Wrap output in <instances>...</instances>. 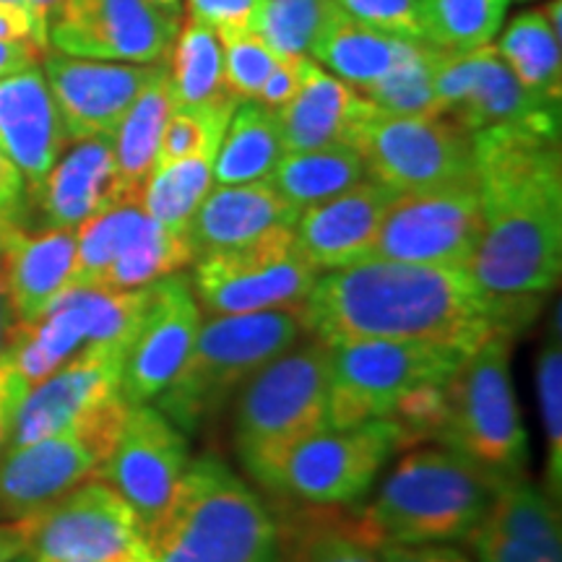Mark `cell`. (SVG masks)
I'll list each match as a JSON object with an SVG mask.
<instances>
[{
	"instance_id": "5",
	"label": "cell",
	"mask_w": 562,
	"mask_h": 562,
	"mask_svg": "<svg viewBox=\"0 0 562 562\" xmlns=\"http://www.w3.org/2000/svg\"><path fill=\"white\" fill-rule=\"evenodd\" d=\"M328 368L331 349L315 341L277 357L245 383L235 412V451L266 490L279 492L290 456L328 430Z\"/></svg>"
},
{
	"instance_id": "15",
	"label": "cell",
	"mask_w": 562,
	"mask_h": 562,
	"mask_svg": "<svg viewBox=\"0 0 562 562\" xmlns=\"http://www.w3.org/2000/svg\"><path fill=\"white\" fill-rule=\"evenodd\" d=\"M178 30L180 16L151 0H60L47 45L74 58L165 63Z\"/></svg>"
},
{
	"instance_id": "47",
	"label": "cell",
	"mask_w": 562,
	"mask_h": 562,
	"mask_svg": "<svg viewBox=\"0 0 562 562\" xmlns=\"http://www.w3.org/2000/svg\"><path fill=\"white\" fill-rule=\"evenodd\" d=\"M186 3L188 16L203 21L214 32L250 26L252 13L258 9V0H186Z\"/></svg>"
},
{
	"instance_id": "55",
	"label": "cell",
	"mask_w": 562,
	"mask_h": 562,
	"mask_svg": "<svg viewBox=\"0 0 562 562\" xmlns=\"http://www.w3.org/2000/svg\"><path fill=\"white\" fill-rule=\"evenodd\" d=\"M19 229H21V206L0 209V258H3L11 237L16 235Z\"/></svg>"
},
{
	"instance_id": "30",
	"label": "cell",
	"mask_w": 562,
	"mask_h": 562,
	"mask_svg": "<svg viewBox=\"0 0 562 562\" xmlns=\"http://www.w3.org/2000/svg\"><path fill=\"white\" fill-rule=\"evenodd\" d=\"M266 180L302 211L368 180V167L355 146L336 144L323 149L284 151Z\"/></svg>"
},
{
	"instance_id": "16",
	"label": "cell",
	"mask_w": 562,
	"mask_h": 562,
	"mask_svg": "<svg viewBox=\"0 0 562 562\" xmlns=\"http://www.w3.org/2000/svg\"><path fill=\"white\" fill-rule=\"evenodd\" d=\"M398 430L389 417L344 430H323L284 463L279 492L313 505H351L368 495L391 453Z\"/></svg>"
},
{
	"instance_id": "22",
	"label": "cell",
	"mask_w": 562,
	"mask_h": 562,
	"mask_svg": "<svg viewBox=\"0 0 562 562\" xmlns=\"http://www.w3.org/2000/svg\"><path fill=\"white\" fill-rule=\"evenodd\" d=\"M396 195L372 178L357 182L334 199L302 209L292 229L294 243L318 271L368 261L385 211Z\"/></svg>"
},
{
	"instance_id": "48",
	"label": "cell",
	"mask_w": 562,
	"mask_h": 562,
	"mask_svg": "<svg viewBox=\"0 0 562 562\" xmlns=\"http://www.w3.org/2000/svg\"><path fill=\"white\" fill-rule=\"evenodd\" d=\"M26 391L30 389L21 381L19 372L13 370L9 355L0 357V456L9 448L13 417H16V409Z\"/></svg>"
},
{
	"instance_id": "39",
	"label": "cell",
	"mask_w": 562,
	"mask_h": 562,
	"mask_svg": "<svg viewBox=\"0 0 562 562\" xmlns=\"http://www.w3.org/2000/svg\"><path fill=\"white\" fill-rule=\"evenodd\" d=\"M336 11L334 0H258L250 26L277 55H307L326 21Z\"/></svg>"
},
{
	"instance_id": "28",
	"label": "cell",
	"mask_w": 562,
	"mask_h": 562,
	"mask_svg": "<svg viewBox=\"0 0 562 562\" xmlns=\"http://www.w3.org/2000/svg\"><path fill=\"white\" fill-rule=\"evenodd\" d=\"M412 42L362 24L360 19L349 16L336 5L318 40L313 42L311 58L323 70H331L336 79L364 91L391 74L393 66L409 53Z\"/></svg>"
},
{
	"instance_id": "40",
	"label": "cell",
	"mask_w": 562,
	"mask_h": 562,
	"mask_svg": "<svg viewBox=\"0 0 562 562\" xmlns=\"http://www.w3.org/2000/svg\"><path fill=\"white\" fill-rule=\"evenodd\" d=\"M552 331L537 360V396L547 440V495H554L558 501L562 490V341L558 302Z\"/></svg>"
},
{
	"instance_id": "33",
	"label": "cell",
	"mask_w": 562,
	"mask_h": 562,
	"mask_svg": "<svg viewBox=\"0 0 562 562\" xmlns=\"http://www.w3.org/2000/svg\"><path fill=\"white\" fill-rule=\"evenodd\" d=\"M172 100L178 108H209L229 100L224 83V55L220 34L203 21H180L170 66Z\"/></svg>"
},
{
	"instance_id": "27",
	"label": "cell",
	"mask_w": 562,
	"mask_h": 562,
	"mask_svg": "<svg viewBox=\"0 0 562 562\" xmlns=\"http://www.w3.org/2000/svg\"><path fill=\"white\" fill-rule=\"evenodd\" d=\"M0 273L9 286L21 323L37 321L76 277V229L45 227L11 237L0 258Z\"/></svg>"
},
{
	"instance_id": "52",
	"label": "cell",
	"mask_w": 562,
	"mask_h": 562,
	"mask_svg": "<svg viewBox=\"0 0 562 562\" xmlns=\"http://www.w3.org/2000/svg\"><path fill=\"white\" fill-rule=\"evenodd\" d=\"M40 50L32 45H13V42H0V79L16 74L21 68H30L37 63ZM45 58V55H42Z\"/></svg>"
},
{
	"instance_id": "9",
	"label": "cell",
	"mask_w": 562,
	"mask_h": 562,
	"mask_svg": "<svg viewBox=\"0 0 562 562\" xmlns=\"http://www.w3.org/2000/svg\"><path fill=\"white\" fill-rule=\"evenodd\" d=\"M128 404L102 406L70 430L5 448L0 456V518L34 516L81 482L94 480L115 446Z\"/></svg>"
},
{
	"instance_id": "57",
	"label": "cell",
	"mask_w": 562,
	"mask_h": 562,
	"mask_svg": "<svg viewBox=\"0 0 562 562\" xmlns=\"http://www.w3.org/2000/svg\"><path fill=\"white\" fill-rule=\"evenodd\" d=\"M154 5H159L161 11L175 13V16H182V0H151Z\"/></svg>"
},
{
	"instance_id": "42",
	"label": "cell",
	"mask_w": 562,
	"mask_h": 562,
	"mask_svg": "<svg viewBox=\"0 0 562 562\" xmlns=\"http://www.w3.org/2000/svg\"><path fill=\"white\" fill-rule=\"evenodd\" d=\"M446 412V383H425L406 391L389 414L398 430V448L417 446L427 438L438 440Z\"/></svg>"
},
{
	"instance_id": "20",
	"label": "cell",
	"mask_w": 562,
	"mask_h": 562,
	"mask_svg": "<svg viewBox=\"0 0 562 562\" xmlns=\"http://www.w3.org/2000/svg\"><path fill=\"white\" fill-rule=\"evenodd\" d=\"M201 326L191 279L172 273L151 284V300L125 351L121 396L128 406L149 404L175 381Z\"/></svg>"
},
{
	"instance_id": "8",
	"label": "cell",
	"mask_w": 562,
	"mask_h": 562,
	"mask_svg": "<svg viewBox=\"0 0 562 562\" xmlns=\"http://www.w3.org/2000/svg\"><path fill=\"white\" fill-rule=\"evenodd\" d=\"M328 349L331 430L389 417L406 391L425 383H448L467 357L459 349L438 344L393 339L344 341Z\"/></svg>"
},
{
	"instance_id": "35",
	"label": "cell",
	"mask_w": 562,
	"mask_h": 562,
	"mask_svg": "<svg viewBox=\"0 0 562 562\" xmlns=\"http://www.w3.org/2000/svg\"><path fill=\"white\" fill-rule=\"evenodd\" d=\"M214 157L216 154H199L154 167L140 188L146 214L165 229L188 235L195 211L214 186Z\"/></svg>"
},
{
	"instance_id": "2",
	"label": "cell",
	"mask_w": 562,
	"mask_h": 562,
	"mask_svg": "<svg viewBox=\"0 0 562 562\" xmlns=\"http://www.w3.org/2000/svg\"><path fill=\"white\" fill-rule=\"evenodd\" d=\"M321 344L393 339L472 355L492 336L516 334L508 315L461 266L368 261L326 271L302 305Z\"/></svg>"
},
{
	"instance_id": "24",
	"label": "cell",
	"mask_w": 562,
	"mask_h": 562,
	"mask_svg": "<svg viewBox=\"0 0 562 562\" xmlns=\"http://www.w3.org/2000/svg\"><path fill=\"white\" fill-rule=\"evenodd\" d=\"M32 193L47 227L66 229H76L112 203L133 195L117 172L112 136L76 140Z\"/></svg>"
},
{
	"instance_id": "26",
	"label": "cell",
	"mask_w": 562,
	"mask_h": 562,
	"mask_svg": "<svg viewBox=\"0 0 562 562\" xmlns=\"http://www.w3.org/2000/svg\"><path fill=\"white\" fill-rule=\"evenodd\" d=\"M372 112V104L349 83L313 63L297 94L273 112L284 151L323 149L351 144L355 131Z\"/></svg>"
},
{
	"instance_id": "4",
	"label": "cell",
	"mask_w": 562,
	"mask_h": 562,
	"mask_svg": "<svg viewBox=\"0 0 562 562\" xmlns=\"http://www.w3.org/2000/svg\"><path fill=\"white\" fill-rule=\"evenodd\" d=\"M497 487V476L451 448H417L385 476L355 529L372 547L463 542Z\"/></svg>"
},
{
	"instance_id": "44",
	"label": "cell",
	"mask_w": 562,
	"mask_h": 562,
	"mask_svg": "<svg viewBox=\"0 0 562 562\" xmlns=\"http://www.w3.org/2000/svg\"><path fill=\"white\" fill-rule=\"evenodd\" d=\"M292 562H381L378 550L349 529H323L305 539L292 554Z\"/></svg>"
},
{
	"instance_id": "25",
	"label": "cell",
	"mask_w": 562,
	"mask_h": 562,
	"mask_svg": "<svg viewBox=\"0 0 562 562\" xmlns=\"http://www.w3.org/2000/svg\"><path fill=\"white\" fill-rule=\"evenodd\" d=\"M297 216L300 209L269 180L211 188L188 227L193 261L209 252L243 248L277 229H294Z\"/></svg>"
},
{
	"instance_id": "58",
	"label": "cell",
	"mask_w": 562,
	"mask_h": 562,
	"mask_svg": "<svg viewBox=\"0 0 562 562\" xmlns=\"http://www.w3.org/2000/svg\"><path fill=\"white\" fill-rule=\"evenodd\" d=\"M0 3H13V5H24V9H26V0H0Z\"/></svg>"
},
{
	"instance_id": "12",
	"label": "cell",
	"mask_w": 562,
	"mask_h": 562,
	"mask_svg": "<svg viewBox=\"0 0 562 562\" xmlns=\"http://www.w3.org/2000/svg\"><path fill=\"white\" fill-rule=\"evenodd\" d=\"M368 178L396 193L430 191L474 178V136L446 115L372 112L355 131Z\"/></svg>"
},
{
	"instance_id": "7",
	"label": "cell",
	"mask_w": 562,
	"mask_h": 562,
	"mask_svg": "<svg viewBox=\"0 0 562 562\" xmlns=\"http://www.w3.org/2000/svg\"><path fill=\"white\" fill-rule=\"evenodd\" d=\"M446 402L438 442L501 482L524 476L529 442L510 383V336H492L463 357L446 383Z\"/></svg>"
},
{
	"instance_id": "18",
	"label": "cell",
	"mask_w": 562,
	"mask_h": 562,
	"mask_svg": "<svg viewBox=\"0 0 562 562\" xmlns=\"http://www.w3.org/2000/svg\"><path fill=\"white\" fill-rule=\"evenodd\" d=\"M191 456L175 422L149 404L128 406L115 446L97 472L136 510L144 529L161 516L186 474Z\"/></svg>"
},
{
	"instance_id": "34",
	"label": "cell",
	"mask_w": 562,
	"mask_h": 562,
	"mask_svg": "<svg viewBox=\"0 0 562 562\" xmlns=\"http://www.w3.org/2000/svg\"><path fill=\"white\" fill-rule=\"evenodd\" d=\"M188 263H193V248L188 235L165 229L151 216H146V222L128 237V243L108 266L97 286L140 290V286L180 273Z\"/></svg>"
},
{
	"instance_id": "43",
	"label": "cell",
	"mask_w": 562,
	"mask_h": 562,
	"mask_svg": "<svg viewBox=\"0 0 562 562\" xmlns=\"http://www.w3.org/2000/svg\"><path fill=\"white\" fill-rule=\"evenodd\" d=\"M349 16L396 37L419 40V0H334Z\"/></svg>"
},
{
	"instance_id": "49",
	"label": "cell",
	"mask_w": 562,
	"mask_h": 562,
	"mask_svg": "<svg viewBox=\"0 0 562 562\" xmlns=\"http://www.w3.org/2000/svg\"><path fill=\"white\" fill-rule=\"evenodd\" d=\"M381 562H474L469 554L448 544H378Z\"/></svg>"
},
{
	"instance_id": "56",
	"label": "cell",
	"mask_w": 562,
	"mask_h": 562,
	"mask_svg": "<svg viewBox=\"0 0 562 562\" xmlns=\"http://www.w3.org/2000/svg\"><path fill=\"white\" fill-rule=\"evenodd\" d=\"M37 562V560H34ZM104 562H154V558L149 554V547L140 552H131V554H123V558H115V560H104Z\"/></svg>"
},
{
	"instance_id": "31",
	"label": "cell",
	"mask_w": 562,
	"mask_h": 562,
	"mask_svg": "<svg viewBox=\"0 0 562 562\" xmlns=\"http://www.w3.org/2000/svg\"><path fill=\"white\" fill-rule=\"evenodd\" d=\"M284 154L277 117L256 100H240L214 157L216 186L266 180Z\"/></svg>"
},
{
	"instance_id": "23",
	"label": "cell",
	"mask_w": 562,
	"mask_h": 562,
	"mask_svg": "<svg viewBox=\"0 0 562 562\" xmlns=\"http://www.w3.org/2000/svg\"><path fill=\"white\" fill-rule=\"evenodd\" d=\"M68 136L45 74L37 66L0 79V154L16 167L30 191L66 151Z\"/></svg>"
},
{
	"instance_id": "46",
	"label": "cell",
	"mask_w": 562,
	"mask_h": 562,
	"mask_svg": "<svg viewBox=\"0 0 562 562\" xmlns=\"http://www.w3.org/2000/svg\"><path fill=\"white\" fill-rule=\"evenodd\" d=\"M313 58L307 55H279L277 66L271 68L269 79L263 81L261 91H258L256 102H261L266 110L277 112L279 108H284L286 102L297 94L302 81L307 79L313 68Z\"/></svg>"
},
{
	"instance_id": "53",
	"label": "cell",
	"mask_w": 562,
	"mask_h": 562,
	"mask_svg": "<svg viewBox=\"0 0 562 562\" xmlns=\"http://www.w3.org/2000/svg\"><path fill=\"white\" fill-rule=\"evenodd\" d=\"M24 191H26L24 178H21L16 167H13L11 161L0 154V209L21 206Z\"/></svg>"
},
{
	"instance_id": "38",
	"label": "cell",
	"mask_w": 562,
	"mask_h": 562,
	"mask_svg": "<svg viewBox=\"0 0 562 562\" xmlns=\"http://www.w3.org/2000/svg\"><path fill=\"white\" fill-rule=\"evenodd\" d=\"M442 50L414 40L409 53L393 66L389 76L362 91L372 108L389 115H440L435 94V70Z\"/></svg>"
},
{
	"instance_id": "50",
	"label": "cell",
	"mask_w": 562,
	"mask_h": 562,
	"mask_svg": "<svg viewBox=\"0 0 562 562\" xmlns=\"http://www.w3.org/2000/svg\"><path fill=\"white\" fill-rule=\"evenodd\" d=\"M30 550V518L0 524V562H13Z\"/></svg>"
},
{
	"instance_id": "6",
	"label": "cell",
	"mask_w": 562,
	"mask_h": 562,
	"mask_svg": "<svg viewBox=\"0 0 562 562\" xmlns=\"http://www.w3.org/2000/svg\"><path fill=\"white\" fill-rule=\"evenodd\" d=\"M302 331V311H266L201 318L193 349L159 393V412L182 432L214 417L245 383L286 355Z\"/></svg>"
},
{
	"instance_id": "11",
	"label": "cell",
	"mask_w": 562,
	"mask_h": 562,
	"mask_svg": "<svg viewBox=\"0 0 562 562\" xmlns=\"http://www.w3.org/2000/svg\"><path fill=\"white\" fill-rule=\"evenodd\" d=\"M193 294L209 315L302 311L321 271L307 263L292 229L195 258Z\"/></svg>"
},
{
	"instance_id": "19",
	"label": "cell",
	"mask_w": 562,
	"mask_h": 562,
	"mask_svg": "<svg viewBox=\"0 0 562 562\" xmlns=\"http://www.w3.org/2000/svg\"><path fill=\"white\" fill-rule=\"evenodd\" d=\"M125 351L128 347L123 344H91L45 381L34 383L13 417L9 448L70 430L102 406L123 398Z\"/></svg>"
},
{
	"instance_id": "13",
	"label": "cell",
	"mask_w": 562,
	"mask_h": 562,
	"mask_svg": "<svg viewBox=\"0 0 562 562\" xmlns=\"http://www.w3.org/2000/svg\"><path fill=\"white\" fill-rule=\"evenodd\" d=\"M480 240V193L476 180L469 178L430 191L398 193L385 211L370 258L467 269Z\"/></svg>"
},
{
	"instance_id": "21",
	"label": "cell",
	"mask_w": 562,
	"mask_h": 562,
	"mask_svg": "<svg viewBox=\"0 0 562 562\" xmlns=\"http://www.w3.org/2000/svg\"><path fill=\"white\" fill-rule=\"evenodd\" d=\"M157 63L89 60L47 53L45 79L58 104L68 140L112 136Z\"/></svg>"
},
{
	"instance_id": "1",
	"label": "cell",
	"mask_w": 562,
	"mask_h": 562,
	"mask_svg": "<svg viewBox=\"0 0 562 562\" xmlns=\"http://www.w3.org/2000/svg\"><path fill=\"white\" fill-rule=\"evenodd\" d=\"M474 180L482 240L467 271L518 331L560 281V125H497L474 133Z\"/></svg>"
},
{
	"instance_id": "29",
	"label": "cell",
	"mask_w": 562,
	"mask_h": 562,
	"mask_svg": "<svg viewBox=\"0 0 562 562\" xmlns=\"http://www.w3.org/2000/svg\"><path fill=\"white\" fill-rule=\"evenodd\" d=\"M175 108L170 68L157 63L151 79L138 91L121 125L112 133L117 172L131 193H140L146 178L157 165L161 131H165L170 110Z\"/></svg>"
},
{
	"instance_id": "10",
	"label": "cell",
	"mask_w": 562,
	"mask_h": 562,
	"mask_svg": "<svg viewBox=\"0 0 562 562\" xmlns=\"http://www.w3.org/2000/svg\"><path fill=\"white\" fill-rule=\"evenodd\" d=\"M149 300L151 284L140 290L70 286L37 321L21 326L9 349L13 370L32 389L91 344L131 347Z\"/></svg>"
},
{
	"instance_id": "45",
	"label": "cell",
	"mask_w": 562,
	"mask_h": 562,
	"mask_svg": "<svg viewBox=\"0 0 562 562\" xmlns=\"http://www.w3.org/2000/svg\"><path fill=\"white\" fill-rule=\"evenodd\" d=\"M463 542L472 547L476 562H562V554L537 550L487 524L476 526Z\"/></svg>"
},
{
	"instance_id": "54",
	"label": "cell",
	"mask_w": 562,
	"mask_h": 562,
	"mask_svg": "<svg viewBox=\"0 0 562 562\" xmlns=\"http://www.w3.org/2000/svg\"><path fill=\"white\" fill-rule=\"evenodd\" d=\"M60 0H26V11H30V16L34 21V30H37V37L42 40V45L50 50V45H47V26H50V19L55 16V11H58Z\"/></svg>"
},
{
	"instance_id": "32",
	"label": "cell",
	"mask_w": 562,
	"mask_h": 562,
	"mask_svg": "<svg viewBox=\"0 0 562 562\" xmlns=\"http://www.w3.org/2000/svg\"><path fill=\"white\" fill-rule=\"evenodd\" d=\"M495 47L524 89L552 108H560V34L552 30L544 9H531L513 19Z\"/></svg>"
},
{
	"instance_id": "14",
	"label": "cell",
	"mask_w": 562,
	"mask_h": 562,
	"mask_svg": "<svg viewBox=\"0 0 562 562\" xmlns=\"http://www.w3.org/2000/svg\"><path fill=\"white\" fill-rule=\"evenodd\" d=\"M26 518V554L37 562H104L146 550L136 510L97 476Z\"/></svg>"
},
{
	"instance_id": "59",
	"label": "cell",
	"mask_w": 562,
	"mask_h": 562,
	"mask_svg": "<svg viewBox=\"0 0 562 562\" xmlns=\"http://www.w3.org/2000/svg\"><path fill=\"white\" fill-rule=\"evenodd\" d=\"M13 562H34V560L30 558V554H21V558H16Z\"/></svg>"
},
{
	"instance_id": "36",
	"label": "cell",
	"mask_w": 562,
	"mask_h": 562,
	"mask_svg": "<svg viewBox=\"0 0 562 562\" xmlns=\"http://www.w3.org/2000/svg\"><path fill=\"white\" fill-rule=\"evenodd\" d=\"M510 0H419V40L442 53L492 45Z\"/></svg>"
},
{
	"instance_id": "17",
	"label": "cell",
	"mask_w": 562,
	"mask_h": 562,
	"mask_svg": "<svg viewBox=\"0 0 562 562\" xmlns=\"http://www.w3.org/2000/svg\"><path fill=\"white\" fill-rule=\"evenodd\" d=\"M435 94L440 115L472 136L497 125L558 123L560 115V108L524 89L495 45L469 53H442L435 70Z\"/></svg>"
},
{
	"instance_id": "3",
	"label": "cell",
	"mask_w": 562,
	"mask_h": 562,
	"mask_svg": "<svg viewBox=\"0 0 562 562\" xmlns=\"http://www.w3.org/2000/svg\"><path fill=\"white\" fill-rule=\"evenodd\" d=\"M154 562H284L281 531L227 463H188L170 505L144 529Z\"/></svg>"
},
{
	"instance_id": "51",
	"label": "cell",
	"mask_w": 562,
	"mask_h": 562,
	"mask_svg": "<svg viewBox=\"0 0 562 562\" xmlns=\"http://www.w3.org/2000/svg\"><path fill=\"white\" fill-rule=\"evenodd\" d=\"M21 323L16 307H13V300H11V292L9 286H5V279L3 273H0V357L9 355V349L13 347V341H16V336L21 331Z\"/></svg>"
},
{
	"instance_id": "37",
	"label": "cell",
	"mask_w": 562,
	"mask_h": 562,
	"mask_svg": "<svg viewBox=\"0 0 562 562\" xmlns=\"http://www.w3.org/2000/svg\"><path fill=\"white\" fill-rule=\"evenodd\" d=\"M482 524L508 533L518 542L537 547V550L562 554L558 505L544 490L533 487L524 476L501 482Z\"/></svg>"
},
{
	"instance_id": "41",
	"label": "cell",
	"mask_w": 562,
	"mask_h": 562,
	"mask_svg": "<svg viewBox=\"0 0 562 562\" xmlns=\"http://www.w3.org/2000/svg\"><path fill=\"white\" fill-rule=\"evenodd\" d=\"M222 55H224V83L235 100H256L263 81L269 79L271 68L277 66L279 55L271 50L256 32L222 30Z\"/></svg>"
}]
</instances>
